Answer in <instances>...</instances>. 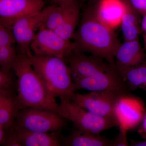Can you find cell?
<instances>
[{
  "label": "cell",
  "instance_id": "cell-19",
  "mask_svg": "<svg viewBox=\"0 0 146 146\" xmlns=\"http://www.w3.org/2000/svg\"><path fill=\"white\" fill-rule=\"evenodd\" d=\"M76 0H70L60 5L52 4V9L41 26L54 31L62 23Z\"/></svg>",
  "mask_w": 146,
  "mask_h": 146
},
{
  "label": "cell",
  "instance_id": "cell-13",
  "mask_svg": "<svg viewBox=\"0 0 146 146\" xmlns=\"http://www.w3.org/2000/svg\"><path fill=\"white\" fill-rule=\"evenodd\" d=\"M127 0H100L95 5L98 19L114 30L120 26L125 11Z\"/></svg>",
  "mask_w": 146,
  "mask_h": 146
},
{
  "label": "cell",
  "instance_id": "cell-17",
  "mask_svg": "<svg viewBox=\"0 0 146 146\" xmlns=\"http://www.w3.org/2000/svg\"><path fill=\"white\" fill-rule=\"evenodd\" d=\"M80 18V7L78 0H76L62 23L54 31L66 40H70L78 25Z\"/></svg>",
  "mask_w": 146,
  "mask_h": 146
},
{
  "label": "cell",
  "instance_id": "cell-12",
  "mask_svg": "<svg viewBox=\"0 0 146 146\" xmlns=\"http://www.w3.org/2000/svg\"><path fill=\"white\" fill-rule=\"evenodd\" d=\"M146 59V53L139 38L125 41L121 44L115 56V66L121 76L131 68L143 63Z\"/></svg>",
  "mask_w": 146,
  "mask_h": 146
},
{
  "label": "cell",
  "instance_id": "cell-7",
  "mask_svg": "<svg viewBox=\"0 0 146 146\" xmlns=\"http://www.w3.org/2000/svg\"><path fill=\"white\" fill-rule=\"evenodd\" d=\"M30 48L33 54L55 56L64 60L71 53L77 50L74 42L63 39L54 31L42 26L33 39Z\"/></svg>",
  "mask_w": 146,
  "mask_h": 146
},
{
  "label": "cell",
  "instance_id": "cell-24",
  "mask_svg": "<svg viewBox=\"0 0 146 146\" xmlns=\"http://www.w3.org/2000/svg\"><path fill=\"white\" fill-rule=\"evenodd\" d=\"M9 73L0 68V89H11L13 80Z\"/></svg>",
  "mask_w": 146,
  "mask_h": 146
},
{
  "label": "cell",
  "instance_id": "cell-23",
  "mask_svg": "<svg viewBox=\"0 0 146 146\" xmlns=\"http://www.w3.org/2000/svg\"><path fill=\"white\" fill-rule=\"evenodd\" d=\"M4 146H22V144L18 138L16 131L13 127L10 128V130L7 133L5 139L2 144Z\"/></svg>",
  "mask_w": 146,
  "mask_h": 146
},
{
  "label": "cell",
  "instance_id": "cell-22",
  "mask_svg": "<svg viewBox=\"0 0 146 146\" xmlns=\"http://www.w3.org/2000/svg\"><path fill=\"white\" fill-rule=\"evenodd\" d=\"M16 43L10 29L0 25V49L3 47L13 45Z\"/></svg>",
  "mask_w": 146,
  "mask_h": 146
},
{
  "label": "cell",
  "instance_id": "cell-8",
  "mask_svg": "<svg viewBox=\"0 0 146 146\" xmlns=\"http://www.w3.org/2000/svg\"><path fill=\"white\" fill-rule=\"evenodd\" d=\"M123 94L108 90L91 91L86 94L75 93L71 100L89 112L117 124L115 117V106Z\"/></svg>",
  "mask_w": 146,
  "mask_h": 146
},
{
  "label": "cell",
  "instance_id": "cell-29",
  "mask_svg": "<svg viewBox=\"0 0 146 146\" xmlns=\"http://www.w3.org/2000/svg\"><path fill=\"white\" fill-rule=\"evenodd\" d=\"M130 145L131 146H146V139L143 141H135L131 140V141Z\"/></svg>",
  "mask_w": 146,
  "mask_h": 146
},
{
  "label": "cell",
  "instance_id": "cell-9",
  "mask_svg": "<svg viewBox=\"0 0 146 146\" xmlns=\"http://www.w3.org/2000/svg\"><path fill=\"white\" fill-rule=\"evenodd\" d=\"M52 7L51 4L42 10L20 18L13 24L10 30L18 46L17 50L29 56L32 54L31 44Z\"/></svg>",
  "mask_w": 146,
  "mask_h": 146
},
{
  "label": "cell",
  "instance_id": "cell-21",
  "mask_svg": "<svg viewBox=\"0 0 146 146\" xmlns=\"http://www.w3.org/2000/svg\"><path fill=\"white\" fill-rule=\"evenodd\" d=\"M13 45H9L0 49V68L7 72H10L17 57Z\"/></svg>",
  "mask_w": 146,
  "mask_h": 146
},
{
  "label": "cell",
  "instance_id": "cell-34",
  "mask_svg": "<svg viewBox=\"0 0 146 146\" xmlns=\"http://www.w3.org/2000/svg\"><path fill=\"white\" fill-rule=\"evenodd\" d=\"M2 127L1 126V125H0V127Z\"/></svg>",
  "mask_w": 146,
  "mask_h": 146
},
{
  "label": "cell",
  "instance_id": "cell-35",
  "mask_svg": "<svg viewBox=\"0 0 146 146\" xmlns=\"http://www.w3.org/2000/svg\"><path fill=\"white\" fill-rule=\"evenodd\" d=\"M1 22H0V25H1Z\"/></svg>",
  "mask_w": 146,
  "mask_h": 146
},
{
  "label": "cell",
  "instance_id": "cell-20",
  "mask_svg": "<svg viewBox=\"0 0 146 146\" xmlns=\"http://www.w3.org/2000/svg\"><path fill=\"white\" fill-rule=\"evenodd\" d=\"M122 76L130 90L139 88L146 91V59L140 65L128 70Z\"/></svg>",
  "mask_w": 146,
  "mask_h": 146
},
{
  "label": "cell",
  "instance_id": "cell-36",
  "mask_svg": "<svg viewBox=\"0 0 146 146\" xmlns=\"http://www.w3.org/2000/svg\"><path fill=\"white\" fill-rule=\"evenodd\" d=\"M40 1H44V0H40Z\"/></svg>",
  "mask_w": 146,
  "mask_h": 146
},
{
  "label": "cell",
  "instance_id": "cell-30",
  "mask_svg": "<svg viewBox=\"0 0 146 146\" xmlns=\"http://www.w3.org/2000/svg\"><path fill=\"white\" fill-rule=\"evenodd\" d=\"M5 129L3 127H0V145H2L5 139L6 136Z\"/></svg>",
  "mask_w": 146,
  "mask_h": 146
},
{
  "label": "cell",
  "instance_id": "cell-18",
  "mask_svg": "<svg viewBox=\"0 0 146 146\" xmlns=\"http://www.w3.org/2000/svg\"><path fill=\"white\" fill-rule=\"evenodd\" d=\"M21 109L16 96L11 94L0 104V125L6 129L10 128Z\"/></svg>",
  "mask_w": 146,
  "mask_h": 146
},
{
  "label": "cell",
  "instance_id": "cell-14",
  "mask_svg": "<svg viewBox=\"0 0 146 146\" xmlns=\"http://www.w3.org/2000/svg\"><path fill=\"white\" fill-rule=\"evenodd\" d=\"M22 146H60L62 145L61 135L59 131L44 133L27 130L13 124Z\"/></svg>",
  "mask_w": 146,
  "mask_h": 146
},
{
  "label": "cell",
  "instance_id": "cell-5",
  "mask_svg": "<svg viewBox=\"0 0 146 146\" xmlns=\"http://www.w3.org/2000/svg\"><path fill=\"white\" fill-rule=\"evenodd\" d=\"M58 113L72 122L76 129L84 133L99 135L102 131L118 126L114 121L89 112L71 100L60 98Z\"/></svg>",
  "mask_w": 146,
  "mask_h": 146
},
{
  "label": "cell",
  "instance_id": "cell-3",
  "mask_svg": "<svg viewBox=\"0 0 146 146\" xmlns=\"http://www.w3.org/2000/svg\"><path fill=\"white\" fill-rule=\"evenodd\" d=\"M17 53L12 70L17 78L16 96L21 109L36 108L57 112L58 104L56 98L33 69L29 56L18 50Z\"/></svg>",
  "mask_w": 146,
  "mask_h": 146
},
{
  "label": "cell",
  "instance_id": "cell-6",
  "mask_svg": "<svg viewBox=\"0 0 146 146\" xmlns=\"http://www.w3.org/2000/svg\"><path fill=\"white\" fill-rule=\"evenodd\" d=\"M66 120L57 112L25 108L19 110L13 124L32 131L50 133L61 130Z\"/></svg>",
  "mask_w": 146,
  "mask_h": 146
},
{
  "label": "cell",
  "instance_id": "cell-31",
  "mask_svg": "<svg viewBox=\"0 0 146 146\" xmlns=\"http://www.w3.org/2000/svg\"><path fill=\"white\" fill-rule=\"evenodd\" d=\"M69 1L70 0H51L52 4L60 5Z\"/></svg>",
  "mask_w": 146,
  "mask_h": 146
},
{
  "label": "cell",
  "instance_id": "cell-27",
  "mask_svg": "<svg viewBox=\"0 0 146 146\" xmlns=\"http://www.w3.org/2000/svg\"><path fill=\"white\" fill-rule=\"evenodd\" d=\"M142 16L141 22V34L143 36L144 49L146 54V13Z\"/></svg>",
  "mask_w": 146,
  "mask_h": 146
},
{
  "label": "cell",
  "instance_id": "cell-16",
  "mask_svg": "<svg viewBox=\"0 0 146 146\" xmlns=\"http://www.w3.org/2000/svg\"><path fill=\"white\" fill-rule=\"evenodd\" d=\"M140 15L131 7L128 0H127L125 11L120 24L125 41L139 38L141 34Z\"/></svg>",
  "mask_w": 146,
  "mask_h": 146
},
{
  "label": "cell",
  "instance_id": "cell-28",
  "mask_svg": "<svg viewBox=\"0 0 146 146\" xmlns=\"http://www.w3.org/2000/svg\"><path fill=\"white\" fill-rule=\"evenodd\" d=\"M12 94L11 89H0V104Z\"/></svg>",
  "mask_w": 146,
  "mask_h": 146
},
{
  "label": "cell",
  "instance_id": "cell-25",
  "mask_svg": "<svg viewBox=\"0 0 146 146\" xmlns=\"http://www.w3.org/2000/svg\"><path fill=\"white\" fill-rule=\"evenodd\" d=\"M128 131L124 129L120 128L119 131L117 136L112 139V146H127Z\"/></svg>",
  "mask_w": 146,
  "mask_h": 146
},
{
  "label": "cell",
  "instance_id": "cell-1",
  "mask_svg": "<svg viewBox=\"0 0 146 146\" xmlns=\"http://www.w3.org/2000/svg\"><path fill=\"white\" fill-rule=\"evenodd\" d=\"M65 60L70 69L76 91L108 90L126 94L130 90L115 66L101 58L76 50Z\"/></svg>",
  "mask_w": 146,
  "mask_h": 146
},
{
  "label": "cell",
  "instance_id": "cell-33",
  "mask_svg": "<svg viewBox=\"0 0 146 146\" xmlns=\"http://www.w3.org/2000/svg\"><path fill=\"white\" fill-rule=\"evenodd\" d=\"M89 3H91V4H96L100 0H87Z\"/></svg>",
  "mask_w": 146,
  "mask_h": 146
},
{
  "label": "cell",
  "instance_id": "cell-2",
  "mask_svg": "<svg viewBox=\"0 0 146 146\" xmlns=\"http://www.w3.org/2000/svg\"><path fill=\"white\" fill-rule=\"evenodd\" d=\"M80 21L72 38L77 50L101 58L115 66V53L121 43L113 30L97 18L94 5L84 9Z\"/></svg>",
  "mask_w": 146,
  "mask_h": 146
},
{
  "label": "cell",
  "instance_id": "cell-32",
  "mask_svg": "<svg viewBox=\"0 0 146 146\" xmlns=\"http://www.w3.org/2000/svg\"><path fill=\"white\" fill-rule=\"evenodd\" d=\"M143 128L144 130L146 132V112L144 116L143 119V123H142Z\"/></svg>",
  "mask_w": 146,
  "mask_h": 146
},
{
  "label": "cell",
  "instance_id": "cell-15",
  "mask_svg": "<svg viewBox=\"0 0 146 146\" xmlns=\"http://www.w3.org/2000/svg\"><path fill=\"white\" fill-rule=\"evenodd\" d=\"M62 145L66 146H112V139L100 135L84 133L76 129L69 136H61Z\"/></svg>",
  "mask_w": 146,
  "mask_h": 146
},
{
  "label": "cell",
  "instance_id": "cell-4",
  "mask_svg": "<svg viewBox=\"0 0 146 146\" xmlns=\"http://www.w3.org/2000/svg\"><path fill=\"white\" fill-rule=\"evenodd\" d=\"M33 69L51 95L71 100L76 91L70 69L65 60L55 56H29Z\"/></svg>",
  "mask_w": 146,
  "mask_h": 146
},
{
  "label": "cell",
  "instance_id": "cell-26",
  "mask_svg": "<svg viewBox=\"0 0 146 146\" xmlns=\"http://www.w3.org/2000/svg\"><path fill=\"white\" fill-rule=\"evenodd\" d=\"M132 7L142 16L146 13V0H128Z\"/></svg>",
  "mask_w": 146,
  "mask_h": 146
},
{
  "label": "cell",
  "instance_id": "cell-10",
  "mask_svg": "<svg viewBox=\"0 0 146 146\" xmlns=\"http://www.w3.org/2000/svg\"><path fill=\"white\" fill-rule=\"evenodd\" d=\"M146 112L143 101L129 93L121 95L115 106V117L118 126L127 131L140 125Z\"/></svg>",
  "mask_w": 146,
  "mask_h": 146
},
{
  "label": "cell",
  "instance_id": "cell-11",
  "mask_svg": "<svg viewBox=\"0 0 146 146\" xmlns=\"http://www.w3.org/2000/svg\"><path fill=\"white\" fill-rule=\"evenodd\" d=\"M44 4L40 0H0V22L10 29L18 19L42 10Z\"/></svg>",
  "mask_w": 146,
  "mask_h": 146
}]
</instances>
